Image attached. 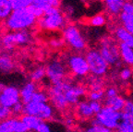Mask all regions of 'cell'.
Here are the masks:
<instances>
[{
	"mask_svg": "<svg viewBox=\"0 0 133 132\" xmlns=\"http://www.w3.org/2000/svg\"><path fill=\"white\" fill-rule=\"evenodd\" d=\"M85 131H87V132H110L111 130L104 128L102 125H100L98 122H96L95 120L94 119L91 122V124L87 127V128H85Z\"/></svg>",
	"mask_w": 133,
	"mask_h": 132,
	"instance_id": "f546056e",
	"label": "cell"
},
{
	"mask_svg": "<svg viewBox=\"0 0 133 132\" xmlns=\"http://www.w3.org/2000/svg\"><path fill=\"white\" fill-rule=\"evenodd\" d=\"M114 36L115 39L118 43H126L128 45L133 47V35L127 29H125L122 25H118L115 27Z\"/></svg>",
	"mask_w": 133,
	"mask_h": 132,
	"instance_id": "2e32d148",
	"label": "cell"
},
{
	"mask_svg": "<svg viewBox=\"0 0 133 132\" xmlns=\"http://www.w3.org/2000/svg\"><path fill=\"white\" fill-rule=\"evenodd\" d=\"M50 131H52L51 125L48 123V121L43 120V121H42V123L40 124L39 128H38L37 132H50Z\"/></svg>",
	"mask_w": 133,
	"mask_h": 132,
	"instance_id": "74e56055",
	"label": "cell"
},
{
	"mask_svg": "<svg viewBox=\"0 0 133 132\" xmlns=\"http://www.w3.org/2000/svg\"><path fill=\"white\" fill-rule=\"evenodd\" d=\"M11 6L13 9L29 8L32 4V0H10Z\"/></svg>",
	"mask_w": 133,
	"mask_h": 132,
	"instance_id": "4dcf8cb0",
	"label": "cell"
},
{
	"mask_svg": "<svg viewBox=\"0 0 133 132\" xmlns=\"http://www.w3.org/2000/svg\"><path fill=\"white\" fill-rule=\"evenodd\" d=\"M90 103H91V109H92V111L94 112L95 115L97 113H99L103 108V106H104V105H102V102L99 101H90Z\"/></svg>",
	"mask_w": 133,
	"mask_h": 132,
	"instance_id": "f35d334b",
	"label": "cell"
},
{
	"mask_svg": "<svg viewBox=\"0 0 133 132\" xmlns=\"http://www.w3.org/2000/svg\"><path fill=\"white\" fill-rule=\"evenodd\" d=\"M122 12L132 14L133 13V2L132 0H126L122 8Z\"/></svg>",
	"mask_w": 133,
	"mask_h": 132,
	"instance_id": "8d00e7d4",
	"label": "cell"
},
{
	"mask_svg": "<svg viewBox=\"0 0 133 132\" xmlns=\"http://www.w3.org/2000/svg\"><path fill=\"white\" fill-rule=\"evenodd\" d=\"M63 39L65 43L74 52H83L87 47L85 37L78 26L74 24H66L62 30Z\"/></svg>",
	"mask_w": 133,
	"mask_h": 132,
	"instance_id": "5b68a950",
	"label": "cell"
},
{
	"mask_svg": "<svg viewBox=\"0 0 133 132\" xmlns=\"http://www.w3.org/2000/svg\"><path fill=\"white\" fill-rule=\"evenodd\" d=\"M31 5L45 11L46 9L52 8V6H59L60 0H32Z\"/></svg>",
	"mask_w": 133,
	"mask_h": 132,
	"instance_id": "cb8c5ba5",
	"label": "cell"
},
{
	"mask_svg": "<svg viewBox=\"0 0 133 132\" xmlns=\"http://www.w3.org/2000/svg\"><path fill=\"white\" fill-rule=\"evenodd\" d=\"M38 86H37V82L33 81H30L28 82H26L22 87L21 91V101L24 103H27L31 101L33 95L36 91H38Z\"/></svg>",
	"mask_w": 133,
	"mask_h": 132,
	"instance_id": "9a60e30c",
	"label": "cell"
},
{
	"mask_svg": "<svg viewBox=\"0 0 133 132\" xmlns=\"http://www.w3.org/2000/svg\"><path fill=\"white\" fill-rule=\"evenodd\" d=\"M37 25L40 29L47 31L63 30L66 25V17L59 6H52L44 11V14L38 19Z\"/></svg>",
	"mask_w": 133,
	"mask_h": 132,
	"instance_id": "3957f363",
	"label": "cell"
},
{
	"mask_svg": "<svg viewBox=\"0 0 133 132\" xmlns=\"http://www.w3.org/2000/svg\"><path fill=\"white\" fill-rule=\"evenodd\" d=\"M46 78L50 81L51 85L57 84L65 81L68 75V66L66 61H63L58 58H54L48 62L45 67Z\"/></svg>",
	"mask_w": 133,
	"mask_h": 132,
	"instance_id": "8fae6325",
	"label": "cell"
},
{
	"mask_svg": "<svg viewBox=\"0 0 133 132\" xmlns=\"http://www.w3.org/2000/svg\"><path fill=\"white\" fill-rule=\"evenodd\" d=\"M85 56L89 64L90 74L95 77H100V78L107 74L110 66L100 53L99 49L91 48L87 50L85 53Z\"/></svg>",
	"mask_w": 133,
	"mask_h": 132,
	"instance_id": "8992f818",
	"label": "cell"
},
{
	"mask_svg": "<svg viewBox=\"0 0 133 132\" xmlns=\"http://www.w3.org/2000/svg\"><path fill=\"white\" fill-rule=\"evenodd\" d=\"M66 64L69 72L77 78H84L90 74V68L86 56L81 52H75L66 56Z\"/></svg>",
	"mask_w": 133,
	"mask_h": 132,
	"instance_id": "ba28073f",
	"label": "cell"
},
{
	"mask_svg": "<svg viewBox=\"0 0 133 132\" xmlns=\"http://www.w3.org/2000/svg\"><path fill=\"white\" fill-rule=\"evenodd\" d=\"M125 103H126V100L120 96V95H116L114 97L110 98H105L104 99V105H107V106H110L113 109L116 110V111H120L122 112L124 109Z\"/></svg>",
	"mask_w": 133,
	"mask_h": 132,
	"instance_id": "44dd1931",
	"label": "cell"
},
{
	"mask_svg": "<svg viewBox=\"0 0 133 132\" xmlns=\"http://www.w3.org/2000/svg\"><path fill=\"white\" fill-rule=\"evenodd\" d=\"M106 17L103 13L95 14L89 19V25L94 28H101L106 24Z\"/></svg>",
	"mask_w": 133,
	"mask_h": 132,
	"instance_id": "484cf974",
	"label": "cell"
},
{
	"mask_svg": "<svg viewBox=\"0 0 133 132\" xmlns=\"http://www.w3.org/2000/svg\"><path fill=\"white\" fill-rule=\"evenodd\" d=\"M55 109L56 108L54 107V105L49 102L37 103V102L31 101L27 103H24L23 114L32 115L42 120L50 121L55 116Z\"/></svg>",
	"mask_w": 133,
	"mask_h": 132,
	"instance_id": "9c48e42d",
	"label": "cell"
},
{
	"mask_svg": "<svg viewBox=\"0 0 133 132\" xmlns=\"http://www.w3.org/2000/svg\"><path fill=\"white\" fill-rule=\"evenodd\" d=\"M119 21L123 27L133 35V13L129 14V13L121 12L119 14Z\"/></svg>",
	"mask_w": 133,
	"mask_h": 132,
	"instance_id": "603a6c76",
	"label": "cell"
},
{
	"mask_svg": "<svg viewBox=\"0 0 133 132\" xmlns=\"http://www.w3.org/2000/svg\"><path fill=\"white\" fill-rule=\"evenodd\" d=\"M3 49H4V48H3L2 44H1V43H0V54L2 53V50H3Z\"/></svg>",
	"mask_w": 133,
	"mask_h": 132,
	"instance_id": "7bdbcfd3",
	"label": "cell"
},
{
	"mask_svg": "<svg viewBox=\"0 0 133 132\" xmlns=\"http://www.w3.org/2000/svg\"><path fill=\"white\" fill-rule=\"evenodd\" d=\"M88 99L90 101H104V99H105V91H104V89L91 90V91L88 94Z\"/></svg>",
	"mask_w": 133,
	"mask_h": 132,
	"instance_id": "83f0119b",
	"label": "cell"
},
{
	"mask_svg": "<svg viewBox=\"0 0 133 132\" xmlns=\"http://www.w3.org/2000/svg\"><path fill=\"white\" fill-rule=\"evenodd\" d=\"M21 118L29 131H37L40 124L43 121L37 116H32V115H27V114H22Z\"/></svg>",
	"mask_w": 133,
	"mask_h": 132,
	"instance_id": "ffe728a7",
	"label": "cell"
},
{
	"mask_svg": "<svg viewBox=\"0 0 133 132\" xmlns=\"http://www.w3.org/2000/svg\"><path fill=\"white\" fill-rule=\"evenodd\" d=\"M29 131L21 117L8 116L0 121V132H27Z\"/></svg>",
	"mask_w": 133,
	"mask_h": 132,
	"instance_id": "4fadbf2b",
	"label": "cell"
},
{
	"mask_svg": "<svg viewBox=\"0 0 133 132\" xmlns=\"http://www.w3.org/2000/svg\"><path fill=\"white\" fill-rule=\"evenodd\" d=\"M108 14L112 16H119L122 12V8L126 0H103Z\"/></svg>",
	"mask_w": 133,
	"mask_h": 132,
	"instance_id": "ac0fdd59",
	"label": "cell"
},
{
	"mask_svg": "<svg viewBox=\"0 0 133 132\" xmlns=\"http://www.w3.org/2000/svg\"><path fill=\"white\" fill-rule=\"evenodd\" d=\"M116 95H118V91L115 87H108L105 90V98L114 97Z\"/></svg>",
	"mask_w": 133,
	"mask_h": 132,
	"instance_id": "b9f144b4",
	"label": "cell"
},
{
	"mask_svg": "<svg viewBox=\"0 0 133 132\" xmlns=\"http://www.w3.org/2000/svg\"><path fill=\"white\" fill-rule=\"evenodd\" d=\"M49 101L54 107L64 111L69 106L76 105L86 95V90L82 85L63 81L57 84H52L49 91Z\"/></svg>",
	"mask_w": 133,
	"mask_h": 132,
	"instance_id": "6da1fadb",
	"label": "cell"
},
{
	"mask_svg": "<svg viewBox=\"0 0 133 132\" xmlns=\"http://www.w3.org/2000/svg\"><path fill=\"white\" fill-rule=\"evenodd\" d=\"M132 2H133V0H132Z\"/></svg>",
	"mask_w": 133,
	"mask_h": 132,
	"instance_id": "f6af8a7d",
	"label": "cell"
},
{
	"mask_svg": "<svg viewBox=\"0 0 133 132\" xmlns=\"http://www.w3.org/2000/svg\"><path fill=\"white\" fill-rule=\"evenodd\" d=\"M118 46L122 63L129 67H133V47L123 43H118Z\"/></svg>",
	"mask_w": 133,
	"mask_h": 132,
	"instance_id": "e0dca14e",
	"label": "cell"
},
{
	"mask_svg": "<svg viewBox=\"0 0 133 132\" xmlns=\"http://www.w3.org/2000/svg\"><path fill=\"white\" fill-rule=\"evenodd\" d=\"M132 75H133L132 69L130 68V67L127 66V67H124V68H122L120 70H119L118 76H119V78H120L121 81H128L131 78Z\"/></svg>",
	"mask_w": 133,
	"mask_h": 132,
	"instance_id": "1f68e13d",
	"label": "cell"
},
{
	"mask_svg": "<svg viewBox=\"0 0 133 132\" xmlns=\"http://www.w3.org/2000/svg\"><path fill=\"white\" fill-rule=\"evenodd\" d=\"M2 34H3V33H2V30L0 29V38H1V36H2Z\"/></svg>",
	"mask_w": 133,
	"mask_h": 132,
	"instance_id": "ee69618b",
	"label": "cell"
},
{
	"mask_svg": "<svg viewBox=\"0 0 133 132\" xmlns=\"http://www.w3.org/2000/svg\"><path fill=\"white\" fill-rule=\"evenodd\" d=\"M76 115L81 119H90L94 117L95 114L91 109L90 100H81L76 104Z\"/></svg>",
	"mask_w": 133,
	"mask_h": 132,
	"instance_id": "5bb4252c",
	"label": "cell"
},
{
	"mask_svg": "<svg viewBox=\"0 0 133 132\" xmlns=\"http://www.w3.org/2000/svg\"><path fill=\"white\" fill-rule=\"evenodd\" d=\"M11 115H12L11 114V110L0 103V121L8 117V116H10Z\"/></svg>",
	"mask_w": 133,
	"mask_h": 132,
	"instance_id": "e575fe53",
	"label": "cell"
},
{
	"mask_svg": "<svg viewBox=\"0 0 133 132\" xmlns=\"http://www.w3.org/2000/svg\"><path fill=\"white\" fill-rule=\"evenodd\" d=\"M38 19L29 8L13 9L10 15L3 21V28L6 31L31 30L36 26Z\"/></svg>",
	"mask_w": 133,
	"mask_h": 132,
	"instance_id": "7a4b0ae2",
	"label": "cell"
},
{
	"mask_svg": "<svg viewBox=\"0 0 133 132\" xmlns=\"http://www.w3.org/2000/svg\"><path fill=\"white\" fill-rule=\"evenodd\" d=\"M29 8L31 9V11L34 14V16H35L37 19H40V18L44 14V11L43 10V9H41V8H37V6H33V5H31V6H29Z\"/></svg>",
	"mask_w": 133,
	"mask_h": 132,
	"instance_id": "ab89813d",
	"label": "cell"
},
{
	"mask_svg": "<svg viewBox=\"0 0 133 132\" xmlns=\"http://www.w3.org/2000/svg\"><path fill=\"white\" fill-rule=\"evenodd\" d=\"M121 116H122V112L116 111L107 105H104L101 111L94 116V119L100 125L113 131V130H116L118 127Z\"/></svg>",
	"mask_w": 133,
	"mask_h": 132,
	"instance_id": "30bf717a",
	"label": "cell"
},
{
	"mask_svg": "<svg viewBox=\"0 0 133 132\" xmlns=\"http://www.w3.org/2000/svg\"><path fill=\"white\" fill-rule=\"evenodd\" d=\"M118 132H133V117L122 113L118 127L116 128Z\"/></svg>",
	"mask_w": 133,
	"mask_h": 132,
	"instance_id": "7402d4cb",
	"label": "cell"
},
{
	"mask_svg": "<svg viewBox=\"0 0 133 132\" xmlns=\"http://www.w3.org/2000/svg\"><path fill=\"white\" fill-rule=\"evenodd\" d=\"M116 40V39H115ZM114 39L109 37L104 38L99 43V51L110 67H120L121 57L119 46Z\"/></svg>",
	"mask_w": 133,
	"mask_h": 132,
	"instance_id": "52a82bcc",
	"label": "cell"
},
{
	"mask_svg": "<svg viewBox=\"0 0 133 132\" xmlns=\"http://www.w3.org/2000/svg\"><path fill=\"white\" fill-rule=\"evenodd\" d=\"M65 41L64 39H59V38H55L50 41V45L54 48H60L63 46Z\"/></svg>",
	"mask_w": 133,
	"mask_h": 132,
	"instance_id": "60d3db41",
	"label": "cell"
},
{
	"mask_svg": "<svg viewBox=\"0 0 133 132\" xmlns=\"http://www.w3.org/2000/svg\"><path fill=\"white\" fill-rule=\"evenodd\" d=\"M31 101L37 102V103L50 102L49 101V93H48V91H44V90H38V91L34 93Z\"/></svg>",
	"mask_w": 133,
	"mask_h": 132,
	"instance_id": "f1b7e54d",
	"label": "cell"
},
{
	"mask_svg": "<svg viewBox=\"0 0 133 132\" xmlns=\"http://www.w3.org/2000/svg\"><path fill=\"white\" fill-rule=\"evenodd\" d=\"M45 77H46L45 67H37V68H34L31 72V74H30L31 81H35V82H39V81H43Z\"/></svg>",
	"mask_w": 133,
	"mask_h": 132,
	"instance_id": "4316f807",
	"label": "cell"
},
{
	"mask_svg": "<svg viewBox=\"0 0 133 132\" xmlns=\"http://www.w3.org/2000/svg\"><path fill=\"white\" fill-rule=\"evenodd\" d=\"M12 10L10 0H0V21H5Z\"/></svg>",
	"mask_w": 133,
	"mask_h": 132,
	"instance_id": "d4e9b609",
	"label": "cell"
},
{
	"mask_svg": "<svg viewBox=\"0 0 133 132\" xmlns=\"http://www.w3.org/2000/svg\"><path fill=\"white\" fill-rule=\"evenodd\" d=\"M91 90H102L103 81L100 77L94 76V80L91 81Z\"/></svg>",
	"mask_w": 133,
	"mask_h": 132,
	"instance_id": "836d02e7",
	"label": "cell"
},
{
	"mask_svg": "<svg viewBox=\"0 0 133 132\" xmlns=\"http://www.w3.org/2000/svg\"><path fill=\"white\" fill-rule=\"evenodd\" d=\"M15 69V62L13 57L9 54L1 53L0 54V72L8 74Z\"/></svg>",
	"mask_w": 133,
	"mask_h": 132,
	"instance_id": "d6986e66",
	"label": "cell"
},
{
	"mask_svg": "<svg viewBox=\"0 0 133 132\" xmlns=\"http://www.w3.org/2000/svg\"><path fill=\"white\" fill-rule=\"evenodd\" d=\"M23 109H24V103H23L22 101H21L18 103H16L10 110H11V114H12V115L19 116H21L23 114Z\"/></svg>",
	"mask_w": 133,
	"mask_h": 132,
	"instance_id": "d6a6232c",
	"label": "cell"
},
{
	"mask_svg": "<svg viewBox=\"0 0 133 132\" xmlns=\"http://www.w3.org/2000/svg\"><path fill=\"white\" fill-rule=\"evenodd\" d=\"M31 33L30 30L21 31H8L2 34L0 38V43L3 48L6 51H11L17 46H24L31 42Z\"/></svg>",
	"mask_w": 133,
	"mask_h": 132,
	"instance_id": "277c9868",
	"label": "cell"
},
{
	"mask_svg": "<svg viewBox=\"0 0 133 132\" xmlns=\"http://www.w3.org/2000/svg\"><path fill=\"white\" fill-rule=\"evenodd\" d=\"M21 101V91L15 86L0 85V103L6 107L11 108Z\"/></svg>",
	"mask_w": 133,
	"mask_h": 132,
	"instance_id": "7c38bea8",
	"label": "cell"
},
{
	"mask_svg": "<svg viewBox=\"0 0 133 132\" xmlns=\"http://www.w3.org/2000/svg\"><path fill=\"white\" fill-rule=\"evenodd\" d=\"M122 113L126 114L128 116L133 117V102L132 101H126L125 103L124 109H123Z\"/></svg>",
	"mask_w": 133,
	"mask_h": 132,
	"instance_id": "d590c367",
	"label": "cell"
}]
</instances>
